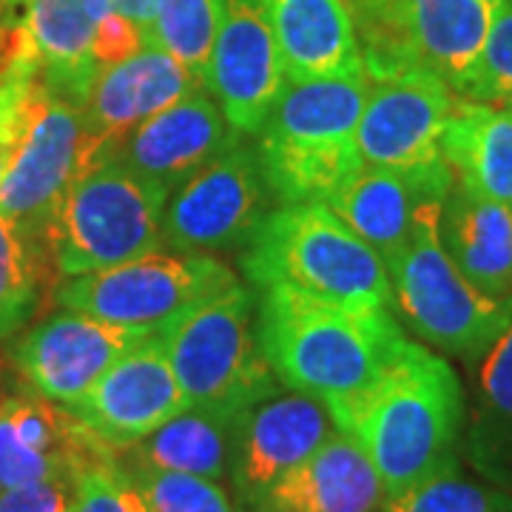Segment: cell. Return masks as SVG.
<instances>
[{"mask_svg":"<svg viewBox=\"0 0 512 512\" xmlns=\"http://www.w3.org/2000/svg\"><path fill=\"white\" fill-rule=\"evenodd\" d=\"M336 430L356 441L387 498L461 461L464 387L450 362L404 339L393 362L356 399L330 407Z\"/></svg>","mask_w":512,"mask_h":512,"instance_id":"6da1fadb","label":"cell"},{"mask_svg":"<svg viewBox=\"0 0 512 512\" xmlns=\"http://www.w3.org/2000/svg\"><path fill=\"white\" fill-rule=\"evenodd\" d=\"M256 333L276 382L328 410L365 393L407 339L387 308H348L285 288L259 291Z\"/></svg>","mask_w":512,"mask_h":512,"instance_id":"7a4b0ae2","label":"cell"},{"mask_svg":"<svg viewBox=\"0 0 512 512\" xmlns=\"http://www.w3.org/2000/svg\"><path fill=\"white\" fill-rule=\"evenodd\" d=\"M365 69L285 83L256 134L279 205L325 202L362 168L356 128L365 109Z\"/></svg>","mask_w":512,"mask_h":512,"instance_id":"3957f363","label":"cell"},{"mask_svg":"<svg viewBox=\"0 0 512 512\" xmlns=\"http://www.w3.org/2000/svg\"><path fill=\"white\" fill-rule=\"evenodd\" d=\"M242 271L256 291L285 288L348 308H393L384 259L325 202L276 205L242 251Z\"/></svg>","mask_w":512,"mask_h":512,"instance_id":"277c9868","label":"cell"},{"mask_svg":"<svg viewBox=\"0 0 512 512\" xmlns=\"http://www.w3.org/2000/svg\"><path fill=\"white\" fill-rule=\"evenodd\" d=\"M441 208L384 262L393 305L407 328L450 359L478 362L512 322V299H493L470 285L439 239Z\"/></svg>","mask_w":512,"mask_h":512,"instance_id":"5b68a950","label":"cell"},{"mask_svg":"<svg viewBox=\"0 0 512 512\" xmlns=\"http://www.w3.org/2000/svg\"><path fill=\"white\" fill-rule=\"evenodd\" d=\"M165 197V188L117 160L86 165L69 185L49 231L57 274H94L163 248Z\"/></svg>","mask_w":512,"mask_h":512,"instance_id":"8992f818","label":"cell"},{"mask_svg":"<svg viewBox=\"0 0 512 512\" xmlns=\"http://www.w3.org/2000/svg\"><path fill=\"white\" fill-rule=\"evenodd\" d=\"M160 336L188 407L237 419L282 387L259 348L256 296L242 285L205 299Z\"/></svg>","mask_w":512,"mask_h":512,"instance_id":"52a82bcc","label":"cell"},{"mask_svg":"<svg viewBox=\"0 0 512 512\" xmlns=\"http://www.w3.org/2000/svg\"><path fill=\"white\" fill-rule=\"evenodd\" d=\"M234 285L237 274L217 256L157 248L106 271L66 276L55 299L63 311L157 336Z\"/></svg>","mask_w":512,"mask_h":512,"instance_id":"ba28073f","label":"cell"},{"mask_svg":"<svg viewBox=\"0 0 512 512\" xmlns=\"http://www.w3.org/2000/svg\"><path fill=\"white\" fill-rule=\"evenodd\" d=\"M276 205L259 148L237 137L214 160L168 191L163 248L211 256L245 251Z\"/></svg>","mask_w":512,"mask_h":512,"instance_id":"9c48e42d","label":"cell"},{"mask_svg":"<svg viewBox=\"0 0 512 512\" xmlns=\"http://www.w3.org/2000/svg\"><path fill=\"white\" fill-rule=\"evenodd\" d=\"M487 0H390L382 18L356 32L367 77L424 69L464 97L493 23Z\"/></svg>","mask_w":512,"mask_h":512,"instance_id":"30bf717a","label":"cell"},{"mask_svg":"<svg viewBox=\"0 0 512 512\" xmlns=\"http://www.w3.org/2000/svg\"><path fill=\"white\" fill-rule=\"evenodd\" d=\"M92 163L97 157L83 109L40 89L35 117L0 183V217L49 254V231L57 208L77 174Z\"/></svg>","mask_w":512,"mask_h":512,"instance_id":"8fae6325","label":"cell"},{"mask_svg":"<svg viewBox=\"0 0 512 512\" xmlns=\"http://www.w3.org/2000/svg\"><path fill=\"white\" fill-rule=\"evenodd\" d=\"M336 433V421L319 399L274 390L234 421L231 464L228 476L242 510L251 512L274 490L282 478L293 473Z\"/></svg>","mask_w":512,"mask_h":512,"instance_id":"7c38bea8","label":"cell"},{"mask_svg":"<svg viewBox=\"0 0 512 512\" xmlns=\"http://www.w3.org/2000/svg\"><path fill=\"white\" fill-rule=\"evenodd\" d=\"M288 83L285 60L259 0H222L205 89L228 126L256 137Z\"/></svg>","mask_w":512,"mask_h":512,"instance_id":"4fadbf2b","label":"cell"},{"mask_svg":"<svg viewBox=\"0 0 512 512\" xmlns=\"http://www.w3.org/2000/svg\"><path fill=\"white\" fill-rule=\"evenodd\" d=\"M456 94L436 74L402 69L367 77L356 146L362 165L413 168L441 157V134Z\"/></svg>","mask_w":512,"mask_h":512,"instance_id":"5bb4252c","label":"cell"},{"mask_svg":"<svg viewBox=\"0 0 512 512\" xmlns=\"http://www.w3.org/2000/svg\"><path fill=\"white\" fill-rule=\"evenodd\" d=\"M185 407L183 387L157 333L120 356L74 404L72 413L103 444L126 450L180 416Z\"/></svg>","mask_w":512,"mask_h":512,"instance_id":"9a60e30c","label":"cell"},{"mask_svg":"<svg viewBox=\"0 0 512 512\" xmlns=\"http://www.w3.org/2000/svg\"><path fill=\"white\" fill-rule=\"evenodd\" d=\"M148 333L74 311L52 313L15 345V365L37 396L72 410Z\"/></svg>","mask_w":512,"mask_h":512,"instance_id":"2e32d148","label":"cell"},{"mask_svg":"<svg viewBox=\"0 0 512 512\" xmlns=\"http://www.w3.org/2000/svg\"><path fill=\"white\" fill-rule=\"evenodd\" d=\"M453 183L456 177L444 157L413 168L362 165L325 205L387 262L410 239L421 217L444 205Z\"/></svg>","mask_w":512,"mask_h":512,"instance_id":"e0dca14e","label":"cell"},{"mask_svg":"<svg viewBox=\"0 0 512 512\" xmlns=\"http://www.w3.org/2000/svg\"><path fill=\"white\" fill-rule=\"evenodd\" d=\"M237 137L242 134L228 126L217 100L200 86L131 128L111 146L106 160H117L137 177L171 191Z\"/></svg>","mask_w":512,"mask_h":512,"instance_id":"ac0fdd59","label":"cell"},{"mask_svg":"<svg viewBox=\"0 0 512 512\" xmlns=\"http://www.w3.org/2000/svg\"><path fill=\"white\" fill-rule=\"evenodd\" d=\"M103 444L72 410L37 393L0 396V493L46 478H74Z\"/></svg>","mask_w":512,"mask_h":512,"instance_id":"d6986e66","label":"cell"},{"mask_svg":"<svg viewBox=\"0 0 512 512\" xmlns=\"http://www.w3.org/2000/svg\"><path fill=\"white\" fill-rule=\"evenodd\" d=\"M205 86L177 57L146 43L120 63H111L94 77L83 109L94 157L106 160L117 140L131 128L146 123L157 111L168 109L180 97Z\"/></svg>","mask_w":512,"mask_h":512,"instance_id":"ffe728a7","label":"cell"},{"mask_svg":"<svg viewBox=\"0 0 512 512\" xmlns=\"http://www.w3.org/2000/svg\"><path fill=\"white\" fill-rule=\"evenodd\" d=\"M109 12V0H18L15 32L29 43L46 92L86 103L97 77L94 35Z\"/></svg>","mask_w":512,"mask_h":512,"instance_id":"44dd1931","label":"cell"},{"mask_svg":"<svg viewBox=\"0 0 512 512\" xmlns=\"http://www.w3.org/2000/svg\"><path fill=\"white\" fill-rule=\"evenodd\" d=\"M382 478L356 441L336 430L251 512H382Z\"/></svg>","mask_w":512,"mask_h":512,"instance_id":"7402d4cb","label":"cell"},{"mask_svg":"<svg viewBox=\"0 0 512 512\" xmlns=\"http://www.w3.org/2000/svg\"><path fill=\"white\" fill-rule=\"evenodd\" d=\"M439 239L458 271L493 299H512V208L453 183L441 205Z\"/></svg>","mask_w":512,"mask_h":512,"instance_id":"603a6c76","label":"cell"},{"mask_svg":"<svg viewBox=\"0 0 512 512\" xmlns=\"http://www.w3.org/2000/svg\"><path fill=\"white\" fill-rule=\"evenodd\" d=\"M291 80L365 69L356 26L342 0H259Z\"/></svg>","mask_w":512,"mask_h":512,"instance_id":"cb8c5ba5","label":"cell"},{"mask_svg":"<svg viewBox=\"0 0 512 512\" xmlns=\"http://www.w3.org/2000/svg\"><path fill=\"white\" fill-rule=\"evenodd\" d=\"M476 365L461 456L501 493L512 495V322Z\"/></svg>","mask_w":512,"mask_h":512,"instance_id":"d4e9b609","label":"cell"},{"mask_svg":"<svg viewBox=\"0 0 512 512\" xmlns=\"http://www.w3.org/2000/svg\"><path fill=\"white\" fill-rule=\"evenodd\" d=\"M441 157L458 183L512 208V111L456 97Z\"/></svg>","mask_w":512,"mask_h":512,"instance_id":"484cf974","label":"cell"},{"mask_svg":"<svg viewBox=\"0 0 512 512\" xmlns=\"http://www.w3.org/2000/svg\"><path fill=\"white\" fill-rule=\"evenodd\" d=\"M234 421L211 410L185 407L180 416L165 421L146 439L126 447L128 470H163L185 476L222 481L231 464Z\"/></svg>","mask_w":512,"mask_h":512,"instance_id":"4316f807","label":"cell"},{"mask_svg":"<svg viewBox=\"0 0 512 512\" xmlns=\"http://www.w3.org/2000/svg\"><path fill=\"white\" fill-rule=\"evenodd\" d=\"M55 271L52 256L43 254L0 217V339H12L32 319L46 288V276Z\"/></svg>","mask_w":512,"mask_h":512,"instance_id":"83f0119b","label":"cell"},{"mask_svg":"<svg viewBox=\"0 0 512 512\" xmlns=\"http://www.w3.org/2000/svg\"><path fill=\"white\" fill-rule=\"evenodd\" d=\"M222 0H157L148 43L177 57L205 83Z\"/></svg>","mask_w":512,"mask_h":512,"instance_id":"f1b7e54d","label":"cell"},{"mask_svg":"<svg viewBox=\"0 0 512 512\" xmlns=\"http://www.w3.org/2000/svg\"><path fill=\"white\" fill-rule=\"evenodd\" d=\"M40 89L43 86L35 55L15 32L9 52L0 60V183L35 117Z\"/></svg>","mask_w":512,"mask_h":512,"instance_id":"f546056e","label":"cell"},{"mask_svg":"<svg viewBox=\"0 0 512 512\" xmlns=\"http://www.w3.org/2000/svg\"><path fill=\"white\" fill-rule=\"evenodd\" d=\"M382 512H512V495L461 473V461L384 501Z\"/></svg>","mask_w":512,"mask_h":512,"instance_id":"4dcf8cb0","label":"cell"},{"mask_svg":"<svg viewBox=\"0 0 512 512\" xmlns=\"http://www.w3.org/2000/svg\"><path fill=\"white\" fill-rule=\"evenodd\" d=\"M151 512H237L220 481L163 470H128Z\"/></svg>","mask_w":512,"mask_h":512,"instance_id":"1f68e13d","label":"cell"},{"mask_svg":"<svg viewBox=\"0 0 512 512\" xmlns=\"http://www.w3.org/2000/svg\"><path fill=\"white\" fill-rule=\"evenodd\" d=\"M72 512H151V507L117 458V450H109L74 476Z\"/></svg>","mask_w":512,"mask_h":512,"instance_id":"d6a6232c","label":"cell"},{"mask_svg":"<svg viewBox=\"0 0 512 512\" xmlns=\"http://www.w3.org/2000/svg\"><path fill=\"white\" fill-rule=\"evenodd\" d=\"M464 100L512 111V0H501L493 9L490 35Z\"/></svg>","mask_w":512,"mask_h":512,"instance_id":"836d02e7","label":"cell"},{"mask_svg":"<svg viewBox=\"0 0 512 512\" xmlns=\"http://www.w3.org/2000/svg\"><path fill=\"white\" fill-rule=\"evenodd\" d=\"M74 478H46L0 493V512H72Z\"/></svg>","mask_w":512,"mask_h":512,"instance_id":"e575fe53","label":"cell"},{"mask_svg":"<svg viewBox=\"0 0 512 512\" xmlns=\"http://www.w3.org/2000/svg\"><path fill=\"white\" fill-rule=\"evenodd\" d=\"M143 46H146V37L140 35V29L131 20L109 12L103 18V23L97 26V35H94V66L100 72V69H106L111 63H120V60H126L134 52H140Z\"/></svg>","mask_w":512,"mask_h":512,"instance_id":"d590c367","label":"cell"},{"mask_svg":"<svg viewBox=\"0 0 512 512\" xmlns=\"http://www.w3.org/2000/svg\"><path fill=\"white\" fill-rule=\"evenodd\" d=\"M109 6L114 15L131 20L148 43V32H151L154 12H157V0H109Z\"/></svg>","mask_w":512,"mask_h":512,"instance_id":"8d00e7d4","label":"cell"},{"mask_svg":"<svg viewBox=\"0 0 512 512\" xmlns=\"http://www.w3.org/2000/svg\"><path fill=\"white\" fill-rule=\"evenodd\" d=\"M342 3H345L348 15L353 18L356 32H362L370 23H376V20L382 18V12L387 9L390 0H342Z\"/></svg>","mask_w":512,"mask_h":512,"instance_id":"74e56055","label":"cell"},{"mask_svg":"<svg viewBox=\"0 0 512 512\" xmlns=\"http://www.w3.org/2000/svg\"><path fill=\"white\" fill-rule=\"evenodd\" d=\"M15 29H18V0H0V60L9 52Z\"/></svg>","mask_w":512,"mask_h":512,"instance_id":"f35d334b","label":"cell"},{"mask_svg":"<svg viewBox=\"0 0 512 512\" xmlns=\"http://www.w3.org/2000/svg\"><path fill=\"white\" fill-rule=\"evenodd\" d=\"M487 3H493V6H498V3H501V0H487Z\"/></svg>","mask_w":512,"mask_h":512,"instance_id":"ab89813d","label":"cell"}]
</instances>
